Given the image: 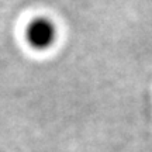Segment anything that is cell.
I'll use <instances>...</instances> for the list:
<instances>
[{
  "instance_id": "cell-1",
  "label": "cell",
  "mask_w": 152,
  "mask_h": 152,
  "mask_svg": "<svg viewBox=\"0 0 152 152\" xmlns=\"http://www.w3.org/2000/svg\"><path fill=\"white\" fill-rule=\"evenodd\" d=\"M26 42L35 51H47L49 49L58 38V28L48 17H35L27 24L24 31Z\"/></svg>"
}]
</instances>
